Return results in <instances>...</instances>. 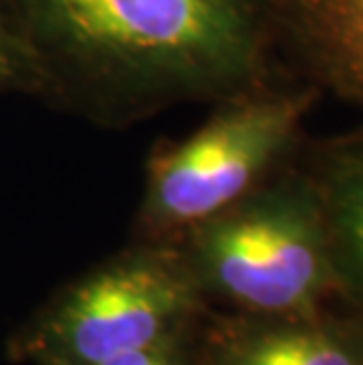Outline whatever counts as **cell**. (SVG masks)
Here are the masks:
<instances>
[{"mask_svg":"<svg viewBox=\"0 0 363 365\" xmlns=\"http://www.w3.org/2000/svg\"><path fill=\"white\" fill-rule=\"evenodd\" d=\"M68 41L173 92H248L272 0H36Z\"/></svg>","mask_w":363,"mask_h":365,"instance_id":"cell-1","label":"cell"},{"mask_svg":"<svg viewBox=\"0 0 363 365\" xmlns=\"http://www.w3.org/2000/svg\"><path fill=\"white\" fill-rule=\"evenodd\" d=\"M196 227L200 276L252 312L309 314L337 292L326 212L307 165Z\"/></svg>","mask_w":363,"mask_h":365,"instance_id":"cell-2","label":"cell"},{"mask_svg":"<svg viewBox=\"0 0 363 365\" xmlns=\"http://www.w3.org/2000/svg\"><path fill=\"white\" fill-rule=\"evenodd\" d=\"M321 90H262L229 102L151 170V212L163 224H200L262 184L300 144Z\"/></svg>","mask_w":363,"mask_h":365,"instance_id":"cell-3","label":"cell"},{"mask_svg":"<svg viewBox=\"0 0 363 365\" xmlns=\"http://www.w3.org/2000/svg\"><path fill=\"white\" fill-rule=\"evenodd\" d=\"M194 304V283L165 262H133L95 276L55 321L61 346L78 363L165 346Z\"/></svg>","mask_w":363,"mask_h":365,"instance_id":"cell-4","label":"cell"},{"mask_svg":"<svg viewBox=\"0 0 363 365\" xmlns=\"http://www.w3.org/2000/svg\"><path fill=\"white\" fill-rule=\"evenodd\" d=\"M305 165L326 212L337 292L363 307V125L319 142Z\"/></svg>","mask_w":363,"mask_h":365,"instance_id":"cell-5","label":"cell"},{"mask_svg":"<svg viewBox=\"0 0 363 365\" xmlns=\"http://www.w3.org/2000/svg\"><path fill=\"white\" fill-rule=\"evenodd\" d=\"M283 7L312 83L363 104V0H283Z\"/></svg>","mask_w":363,"mask_h":365,"instance_id":"cell-6","label":"cell"},{"mask_svg":"<svg viewBox=\"0 0 363 365\" xmlns=\"http://www.w3.org/2000/svg\"><path fill=\"white\" fill-rule=\"evenodd\" d=\"M281 323L243 337L227 365H363L361 321L309 314L276 316Z\"/></svg>","mask_w":363,"mask_h":365,"instance_id":"cell-7","label":"cell"},{"mask_svg":"<svg viewBox=\"0 0 363 365\" xmlns=\"http://www.w3.org/2000/svg\"><path fill=\"white\" fill-rule=\"evenodd\" d=\"M153 365H180V363H177V359L173 356V351H168V354L163 356V359H160L158 363H153Z\"/></svg>","mask_w":363,"mask_h":365,"instance_id":"cell-8","label":"cell"}]
</instances>
